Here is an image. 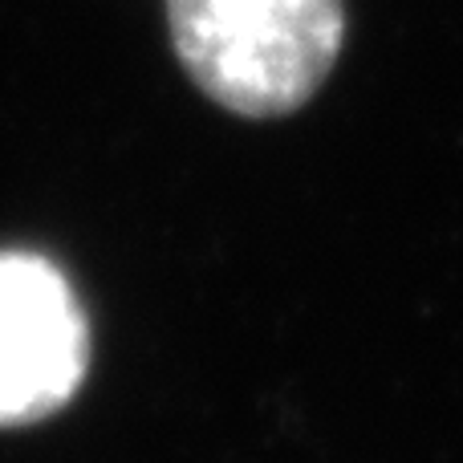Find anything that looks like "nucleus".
I'll list each match as a JSON object with an SVG mask.
<instances>
[{"mask_svg":"<svg viewBox=\"0 0 463 463\" xmlns=\"http://www.w3.org/2000/svg\"><path fill=\"white\" fill-rule=\"evenodd\" d=\"M167 16L192 81L244 118L301 110L345 37L342 0H167Z\"/></svg>","mask_w":463,"mask_h":463,"instance_id":"1","label":"nucleus"},{"mask_svg":"<svg viewBox=\"0 0 463 463\" xmlns=\"http://www.w3.org/2000/svg\"><path fill=\"white\" fill-rule=\"evenodd\" d=\"M86 362V313L61 269L0 252V427L57 415L78 394Z\"/></svg>","mask_w":463,"mask_h":463,"instance_id":"2","label":"nucleus"}]
</instances>
